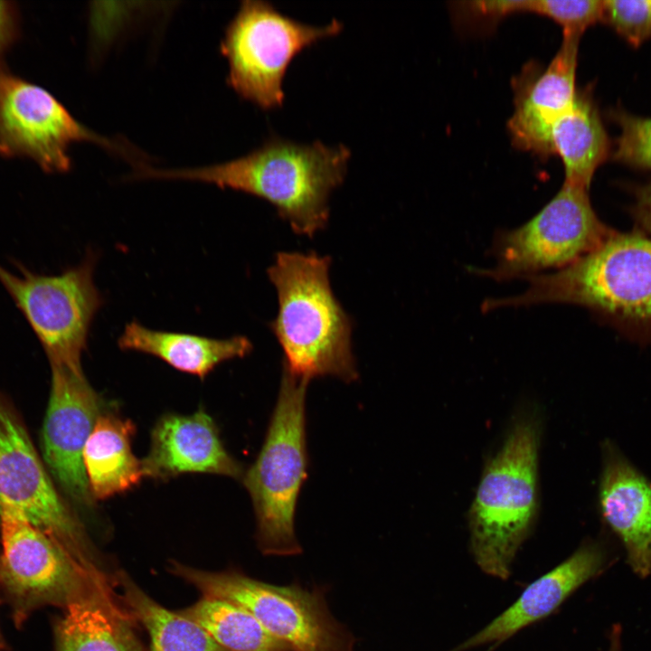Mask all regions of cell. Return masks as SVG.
<instances>
[{"instance_id":"obj_1","label":"cell","mask_w":651,"mask_h":651,"mask_svg":"<svg viewBox=\"0 0 651 651\" xmlns=\"http://www.w3.org/2000/svg\"><path fill=\"white\" fill-rule=\"evenodd\" d=\"M350 157L343 144L272 136L231 161L195 168L142 167L137 176L200 181L258 196L271 203L294 232L312 238L327 224L328 197L344 182Z\"/></svg>"},{"instance_id":"obj_16","label":"cell","mask_w":651,"mask_h":651,"mask_svg":"<svg viewBox=\"0 0 651 651\" xmlns=\"http://www.w3.org/2000/svg\"><path fill=\"white\" fill-rule=\"evenodd\" d=\"M606 561L600 542L583 543L565 561L531 582L511 606L452 651L501 643L545 618L576 590L599 574Z\"/></svg>"},{"instance_id":"obj_17","label":"cell","mask_w":651,"mask_h":651,"mask_svg":"<svg viewBox=\"0 0 651 651\" xmlns=\"http://www.w3.org/2000/svg\"><path fill=\"white\" fill-rule=\"evenodd\" d=\"M601 516L622 542L637 575L651 572V482L611 443L602 447Z\"/></svg>"},{"instance_id":"obj_8","label":"cell","mask_w":651,"mask_h":651,"mask_svg":"<svg viewBox=\"0 0 651 651\" xmlns=\"http://www.w3.org/2000/svg\"><path fill=\"white\" fill-rule=\"evenodd\" d=\"M96 256L89 252L59 275L37 274L14 261L18 273L0 264V283L41 343L51 366L83 372L91 323L103 304L94 283Z\"/></svg>"},{"instance_id":"obj_18","label":"cell","mask_w":651,"mask_h":651,"mask_svg":"<svg viewBox=\"0 0 651 651\" xmlns=\"http://www.w3.org/2000/svg\"><path fill=\"white\" fill-rule=\"evenodd\" d=\"M114 577L99 576L55 623V651H144L135 619L121 607Z\"/></svg>"},{"instance_id":"obj_21","label":"cell","mask_w":651,"mask_h":651,"mask_svg":"<svg viewBox=\"0 0 651 651\" xmlns=\"http://www.w3.org/2000/svg\"><path fill=\"white\" fill-rule=\"evenodd\" d=\"M553 154L562 161L564 182L589 190L597 168L609 154V142L591 95L577 93L552 132Z\"/></svg>"},{"instance_id":"obj_30","label":"cell","mask_w":651,"mask_h":651,"mask_svg":"<svg viewBox=\"0 0 651 651\" xmlns=\"http://www.w3.org/2000/svg\"><path fill=\"white\" fill-rule=\"evenodd\" d=\"M609 637L610 645L609 651H620V628L618 626H614Z\"/></svg>"},{"instance_id":"obj_9","label":"cell","mask_w":651,"mask_h":651,"mask_svg":"<svg viewBox=\"0 0 651 651\" xmlns=\"http://www.w3.org/2000/svg\"><path fill=\"white\" fill-rule=\"evenodd\" d=\"M0 590L14 623L38 609H62L79 600L107 571H90L59 542L18 513L0 509Z\"/></svg>"},{"instance_id":"obj_27","label":"cell","mask_w":651,"mask_h":651,"mask_svg":"<svg viewBox=\"0 0 651 651\" xmlns=\"http://www.w3.org/2000/svg\"><path fill=\"white\" fill-rule=\"evenodd\" d=\"M20 35V13L14 2L0 0V71L7 52Z\"/></svg>"},{"instance_id":"obj_25","label":"cell","mask_w":651,"mask_h":651,"mask_svg":"<svg viewBox=\"0 0 651 651\" xmlns=\"http://www.w3.org/2000/svg\"><path fill=\"white\" fill-rule=\"evenodd\" d=\"M602 20L637 47L651 39V0L604 1Z\"/></svg>"},{"instance_id":"obj_13","label":"cell","mask_w":651,"mask_h":651,"mask_svg":"<svg viewBox=\"0 0 651 651\" xmlns=\"http://www.w3.org/2000/svg\"><path fill=\"white\" fill-rule=\"evenodd\" d=\"M50 399L42 428L44 460L60 486L79 504L92 502L83 464L101 400L83 372L51 366Z\"/></svg>"},{"instance_id":"obj_12","label":"cell","mask_w":651,"mask_h":651,"mask_svg":"<svg viewBox=\"0 0 651 651\" xmlns=\"http://www.w3.org/2000/svg\"><path fill=\"white\" fill-rule=\"evenodd\" d=\"M80 141L114 146L79 122L46 89L6 68L0 71V156L31 159L49 174L66 173L70 146Z\"/></svg>"},{"instance_id":"obj_19","label":"cell","mask_w":651,"mask_h":651,"mask_svg":"<svg viewBox=\"0 0 651 651\" xmlns=\"http://www.w3.org/2000/svg\"><path fill=\"white\" fill-rule=\"evenodd\" d=\"M118 344L122 350L156 356L175 369L203 380L217 365L242 358L252 350L243 335L225 339L147 328L137 321L126 325Z\"/></svg>"},{"instance_id":"obj_14","label":"cell","mask_w":651,"mask_h":651,"mask_svg":"<svg viewBox=\"0 0 651 651\" xmlns=\"http://www.w3.org/2000/svg\"><path fill=\"white\" fill-rule=\"evenodd\" d=\"M581 34L563 32L562 42L549 65H528L515 81L514 108L508 121L513 144L542 157L552 155V132L572 106Z\"/></svg>"},{"instance_id":"obj_23","label":"cell","mask_w":651,"mask_h":651,"mask_svg":"<svg viewBox=\"0 0 651 651\" xmlns=\"http://www.w3.org/2000/svg\"><path fill=\"white\" fill-rule=\"evenodd\" d=\"M179 612L202 626L227 651H289L253 615L232 602L203 596Z\"/></svg>"},{"instance_id":"obj_5","label":"cell","mask_w":651,"mask_h":651,"mask_svg":"<svg viewBox=\"0 0 651 651\" xmlns=\"http://www.w3.org/2000/svg\"><path fill=\"white\" fill-rule=\"evenodd\" d=\"M307 382L282 372L279 392L262 448L243 475L256 516V540L265 555L301 552L294 517L307 477L305 400Z\"/></svg>"},{"instance_id":"obj_7","label":"cell","mask_w":651,"mask_h":651,"mask_svg":"<svg viewBox=\"0 0 651 651\" xmlns=\"http://www.w3.org/2000/svg\"><path fill=\"white\" fill-rule=\"evenodd\" d=\"M343 27L335 18L311 25L280 13L269 2L245 0L222 42L229 64L227 81L241 97L261 108H279L285 98L284 75L292 59Z\"/></svg>"},{"instance_id":"obj_22","label":"cell","mask_w":651,"mask_h":651,"mask_svg":"<svg viewBox=\"0 0 651 651\" xmlns=\"http://www.w3.org/2000/svg\"><path fill=\"white\" fill-rule=\"evenodd\" d=\"M114 579L126 609L148 633L149 651H227L198 623L155 601L124 571Z\"/></svg>"},{"instance_id":"obj_29","label":"cell","mask_w":651,"mask_h":651,"mask_svg":"<svg viewBox=\"0 0 651 651\" xmlns=\"http://www.w3.org/2000/svg\"><path fill=\"white\" fill-rule=\"evenodd\" d=\"M630 212L639 233L651 238V183L635 188Z\"/></svg>"},{"instance_id":"obj_15","label":"cell","mask_w":651,"mask_h":651,"mask_svg":"<svg viewBox=\"0 0 651 651\" xmlns=\"http://www.w3.org/2000/svg\"><path fill=\"white\" fill-rule=\"evenodd\" d=\"M144 477L167 479L184 473L242 478L241 465L226 450L218 428L203 410L165 414L154 426L150 449L141 460Z\"/></svg>"},{"instance_id":"obj_2","label":"cell","mask_w":651,"mask_h":651,"mask_svg":"<svg viewBox=\"0 0 651 651\" xmlns=\"http://www.w3.org/2000/svg\"><path fill=\"white\" fill-rule=\"evenodd\" d=\"M331 259L316 252H278L268 269L278 309L269 324L283 353V371L309 382L333 376L354 382L352 320L331 288Z\"/></svg>"},{"instance_id":"obj_10","label":"cell","mask_w":651,"mask_h":651,"mask_svg":"<svg viewBox=\"0 0 651 651\" xmlns=\"http://www.w3.org/2000/svg\"><path fill=\"white\" fill-rule=\"evenodd\" d=\"M616 231L596 214L588 189L563 183L530 221L495 239L496 264L482 274L497 280L561 269L599 247Z\"/></svg>"},{"instance_id":"obj_28","label":"cell","mask_w":651,"mask_h":651,"mask_svg":"<svg viewBox=\"0 0 651 651\" xmlns=\"http://www.w3.org/2000/svg\"><path fill=\"white\" fill-rule=\"evenodd\" d=\"M468 10L489 19H498L510 14L530 12L531 0H493L468 2Z\"/></svg>"},{"instance_id":"obj_20","label":"cell","mask_w":651,"mask_h":651,"mask_svg":"<svg viewBox=\"0 0 651 651\" xmlns=\"http://www.w3.org/2000/svg\"><path fill=\"white\" fill-rule=\"evenodd\" d=\"M133 422L102 412L88 439L83 464L93 499L104 500L129 490L144 477L142 462L133 453Z\"/></svg>"},{"instance_id":"obj_26","label":"cell","mask_w":651,"mask_h":651,"mask_svg":"<svg viewBox=\"0 0 651 651\" xmlns=\"http://www.w3.org/2000/svg\"><path fill=\"white\" fill-rule=\"evenodd\" d=\"M604 1L599 0H531L530 12L546 16L563 32L582 34L603 18Z\"/></svg>"},{"instance_id":"obj_4","label":"cell","mask_w":651,"mask_h":651,"mask_svg":"<svg viewBox=\"0 0 651 651\" xmlns=\"http://www.w3.org/2000/svg\"><path fill=\"white\" fill-rule=\"evenodd\" d=\"M540 422L517 418L500 449L483 469L468 514L470 550L487 575L507 580L538 510Z\"/></svg>"},{"instance_id":"obj_31","label":"cell","mask_w":651,"mask_h":651,"mask_svg":"<svg viewBox=\"0 0 651 651\" xmlns=\"http://www.w3.org/2000/svg\"><path fill=\"white\" fill-rule=\"evenodd\" d=\"M2 600H3V598H2V594H1V590H0V603L2 602ZM6 650H7V645H6V642L5 641L4 637L0 630V651H6Z\"/></svg>"},{"instance_id":"obj_6","label":"cell","mask_w":651,"mask_h":651,"mask_svg":"<svg viewBox=\"0 0 651 651\" xmlns=\"http://www.w3.org/2000/svg\"><path fill=\"white\" fill-rule=\"evenodd\" d=\"M169 570L200 590L248 610L289 651H353L354 638L330 613L324 592L278 586L241 571H208L173 561Z\"/></svg>"},{"instance_id":"obj_3","label":"cell","mask_w":651,"mask_h":651,"mask_svg":"<svg viewBox=\"0 0 651 651\" xmlns=\"http://www.w3.org/2000/svg\"><path fill=\"white\" fill-rule=\"evenodd\" d=\"M521 295L488 299L502 307L563 303L584 307L614 324L651 331V238L616 231L599 247L551 274L528 278Z\"/></svg>"},{"instance_id":"obj_24","label":"cell","mask_w":651,"mask_h":651,"mask_svg":"<svg viewBox=\"0 0 651 651\" xmlns=\"http://www.w3.org/2000/svg\"><path fill=\"white\" fill-rule=\"evenodd\" d=\"M620 133L614 159L629 166L651 170V118L618 109L612 113Z\"/></svg>"},{"instance_id":"obj_11","label":"cell","mask_w":651,"mask_h":651,"mask_svg":"<svg viewBox=\"0 0 651 651\" xmlns=\"http://www.w3.org/2000/svg\"><path fill=\"white\" fill-rule=\"evenodd\" d=\"M0 509L24 516L89 571L101 567L84 527L58 494L20 418L1 392Z\"/></svg>"}]
</instances>
